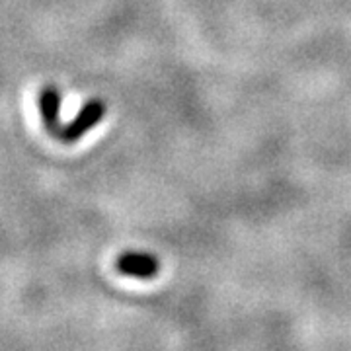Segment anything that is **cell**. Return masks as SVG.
I'll list each match as a JSON object with an SVG mask.
<instances>
[{
    "instance_id": "2",
    "label": "cell",
    "mask_w": 351,
    "mask_h": 351,
    "mask_svg": "<svg viewBox=\"0 0 351 351\" xmlns=\"http://www.w3.org/2000/svg\"><path fill=\"white\" fill-rule=\"evenodd\" d=\"M117 271L127 277H137V279H152L158 274L160 263L151 254H141V252H125L117 258L115 263Z\"/></svg>"
},
{
    "instance_id": "1",
    "label": "cell",
    "mask_w": 351,
    "mask_h": 351,
    "mask_svg": "<svg viewBox=\"0 0 351 351\" xmlns=\"http://www.w3.org/2000/svg\"><path fill=\"white\" fill-rule=\"evenodd\" d=\"M104 113H106V106L100 100L86 101L80 108V112L75 115V119L71 123H66L57 137L64 141V143H75L80 137H84L90 129H94L100 123Z\"/></svg>"
},
{
    "instance_id": "3",
    "label": "cell",
    "mask_w": 351,
    "mask_h": 351,
    "mask_svg": "<svg viewBox=\"0 0 351 351\" xmlns=\"http://www.w3.org/2000/svg\"><path fill=\"white\" fill-rule=\"evenodd\" d=\"M39 112L41 119L47 131H51L55 137L61 133L63 127L59 125V113H61V94L59 90L53 86L43 88L41 96H39Z\"/></svg>"
}]
</instances>
